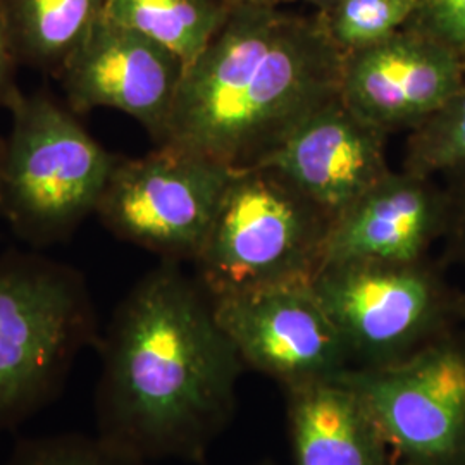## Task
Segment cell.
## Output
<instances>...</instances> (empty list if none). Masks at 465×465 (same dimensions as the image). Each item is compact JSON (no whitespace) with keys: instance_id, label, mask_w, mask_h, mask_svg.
<instances>
[{"instance_id":"6da1fadb","label":"cell","mask_w":465,"mask_h":465,"mask_svg":"<svg viewBox=\"0 0 465 465\" xmlns=\"http://www.w3.org/2000/svg\"><path fill=\"white\" fill-rule=\"evenodd\" d=\"M97 350V434L149 462L203 464L230 426L243 362L211 297L159 261L117 305Z\"/></svg>"},{"instance_id":"7a4b0ae2","label":"cell","mask_w":465,"mask_h":465,"mask_svg":"<svg viewBox=\"0 0 465 465\" xmlns=\"http://www.w3.org/2000/svg\"><path fill=\"white\" fill-rule=\"evenodd\" d=\"M343 61L321 11L303 16L282 5L232 7L186 67L155 145L234 171L261 166L309 117L340 99Z\"/></svg>"},{"instance_id":"3957f363","label":"cell","mask_w":465,"mask_h":465,"mask_svg":"<svg viewBox=\"0 0 465 465\" xmlns=\"http://www.w3.org/2000/svg\"><path fill=\"white\" fill-rule=\"evenodd\" d=\"M332 221L278 169H236L193 261V276L211 299L312 282Z\"/></svg>"},{"instance_id":"277c9868","label":"cell","mask_w":465,"mask_h":465,"mask_svg":"<svg viewBox=\"0 0 465 465\" xmlns=\"http://www.w3.org/2000/svg\"><path fill=\"white\" fill-rule=\"evenodd\" d=\"M100 332L84 274L38 253L0 255V430L49 403Z\"/></svg>"},{"instance_id":"5b68a950","label":"cell","mask_w":465,"mask_h":465,"mask_svg":"<svg viewBox=\"0 0 465 465\" xmlns=\"http://www.w3.org/2000/svg\"><path fill=\"white\" fill-rule=\"evenodd\" d=\"M4 140L0 216L34 247L64 242L95 214L117 155L47 94H19Z\"/></svg>"},{"instance_id":"8992f818","label":"cell","mask_w":465,"mask_h":465,"mask_svg":"<svg viewBox=\"0 0 465 465\" xmlns=\"http://www.w3.org/2000/svg\"><path fill=\"white\" fill-rule=\"evenodd\" d=\"M312 288L341 334L353 367H386L465 324L462 288L431 259L416 264L324 266Z\"/></svg>"},{"instance_id":"52a82bcc","label":"cell","mask_w":465,"mask_h":465,"mask_svg":"<svg viewBox=\"0 0 465 465\" xmlns=\"http://www.w3.org/2000/svg\"><path fill=\"white\" fill-rule=\"evenodd\" d=\"M232 173L169 145L134 159L117 155L95 214L119 240L161 261L193 264Z\"/></svg>"},{"instance_id":"ba28073f","label":"cell","mask_w":465,"mask_h":465,"mask_svg":"<svg viewBox=\"0 0 465 465\" xmlns=\"http://www.w3.org/2000/svg\"><path fill=\"white\" fill-rule=\"evenodd\" d=\"M361 400L397 465H465V324L386 367L340 380Z\"/></svg>"},{"instance_id":"9c48e42d","label":"cell","mask_w":465,"mask_h":465,"mask_svg":"<svg viewBox=\"0 0 465 465\" xmlns=\"http://www.w3.org/2000/svg\"><path fill=\"white\" fill-rule=\"evenodd\" d=\"M211 302L245 369L278 382L282 391L338 381L353 367L311 282L240 292Z\"/></svg>"},{"instance_id":"30bf717a","label":"cell","mask_w":465,"mask_h":465,"mask_svg":"<svg viewBox=\"0 0 465 465\" xmlns=\"http://www.w3.org/2000/svg\"><path fill=\"white\" fill-rule=\"evenodd\" d=\"M186 66L171 50L102 16L59 73L78 116L114 109L138 121L157 143L166 130Z\"/></svg>"},{"instance_id":"8fae6325","label":"cell","mask_w":465,"mask_h":465,"mask_svg":"<svg viewBox=\"0 0 465 465\" xmlns=\"http://www.w3.org/2000/svg\"><path fill=\"white\" fill-rule=\"evenodd\" d=\"M465 88V59L412 28L345 54L340 99L384 134L412 132Z\"/></svg>"},{"instance_id":"7c38bea8","label":"cell","mask_w":465,"mask_h":465,"mask_svg":"<svg viewBox=\"0 0 465 465\" xmlns=\"http://www.w3.org/2000/svg\"><path fill=\"white\" fill-rule=\"evenodd\" d=\"M449 223L445 184L403 169L391 171L332 221L322 267L428 261L434 243L445 240Z\"/></svg>"},{"instance_id":"4fadbf2b","label":"cell","mask_w":465,"mask_h":465,"mask_svg":"<svg viewBox=\"0 0 465 465\" xmlns=\"http://www.w3.org/2000/svg\"><path fill=\"white\" fill-rule=\"evenodd\" d=\"M386 140L338 99L309 117L261 166L278 169L336 219L393 171Z\"/></svg>"},{"instance_id":"5bb4252c","label":"cell","mask_w":465,"mask_h":465,"mask_svg":"<svg viewBox=\"0 0 465 465\" xmlns=\"http://www.w3.org/2000/svg\"><path fill=\"white\" fill-rule=\"evenodd\" d=\"M295 465H397L361 400L343 382L284 391Z\"/></svg>"},{"instance_id":"9a60e30c","label":"cell","mask_w":465,"mask_h":465,"mask_svg":"<svg viewBox=\"0 0 465 465\" xmlns=\"http://www.w3.org/2000/svg\"><path fill=\"white\" fill-rule=\"evenodd\" d=\"M4 2L19 63L57 76L105 7V0Z\"/></svg>"},{"instance_id":"2e32d148","label":"cell","mask_w":465,"mask_h":465,"mask_svg":"<svg viewBox=\"0 0 465 465\" xmlns=\"http://www.w3.org/2000/svg\"><path fill=\"white\" fill-rule=\"evenodd\" d=\"M230 11L223 0H105L104 16L171 50L188 67Z\"/></svg>"},{"instance_id":"e0dca14e","label":"cell","mask_w":465,"mask_h":465,"mask_svg":"<svg viewBox=\"0 0 465 465\" xmlns=\"http://www.w3.org/2000/svg\"><path fill=\"white\" fill-rule=\"evenodd\" d=\"M401 169L430 178L465 169V88L409 132Z\"/></svg>"},{"instance_id":"ac0fdd59","label":"cell","mask_w":465,"mask_h":465,"mask_svg":"<svg viewBox=\"0 0 465 465\" xmlns=\"http://www.w3.org/2000/svg\"><path fill=\"white\" fill-rule=\"evenodd\" d=\"M417 0H340L322 13L334 44L343 54L366 49L403 30Z\"/></svg>"},{"instance_id":"d6986e66","label":"cell","mask_w":465,"mask_h":465,"mask_svg":"<svg viewBox=\"0 0 465 465\" xmlns=\"http://www.w3.org/2000/svg\"><path fill=\"white\" fill-rule=\"evenodd\" d=\"M5 465H153L117 449L99 434H55L25 440Z\"/></svg>"},{"instance_id":"ffe728a7","label":"cell","mask_w":465,"mask_h":465,"mask_svg":"<svg viewBox=\"0 0 465 465\" xmlns=\"http://www.w3.org/2000/svg\"><path fill=\"white\" fill-rule=\"evenodd\" d=\"M405 28L431 36L465 59V0H417Z\"/></svg>"},{"instance_id":"44dd1931","label":"cell","mask_w":465,"mask_h":465,"mask_svg":"<svg viewBox=\"0 0 465 465\" xmlns=\"http://www.w3.org/2000/svg\"><path fill=\"white\" fill-rule=\"evenodd\" d=\"M450 197L449 232L445 234V259L460 267L465 280V169L445 176ZM465 295V286L462 288Z\"/></svg>"},{"instance_id":"7402d4cb","label":"cell","mask_w":465,"mask_h":465,"mask_svg":"<svg viewBox=\"0 0 465 465\" xmlns=\"http://www.w3.org/2000/svg\"><path fill=\"white\" fill-rule=\"evenodd\" d=\"M19 64L15 40L5 11V2L0 0V107L9 109L21 94L16 84V67Z\"/></svg>"},{"instance_id":"603a6c76","label":"cell","mask_w":465,"mask_h":465,"mask_svg":"<svg viewBox=\"0 0 465 465\" xmlns=\"http://www.w3.org/2000/svg\"><path fill=\"white\" fill-rule=\"evenodd\" d=\"M230 9L242 5H282L286 0H223Z\"/></svg>"},{"instance_id":"cb8c5ba5","label":"cell","mask_w":465,"mask_h":465,"mask_svg":"<svg viewBox=\"0 0 465 465\" xmlns=\"http://www.w3.org/2000/svg\"><path fill=\"white\" fill-rule=\"evenodd\" d=\"M303 2H309V4H312V5L319 7V11L326 13V11H330L331 7H334L340 0H303Z\"/></svg>"},{"instance_id":"d4e9b609","label":"cell","mask_w":465,"mask_h":465,"mask_svg":"<svg viewBox=\"0 0 465 465\" xmlns=\"http://www.w3.org/2000/svg\"><path fill=\"white\" fill-rule=\"evenodd\" d=\"M252 465H276L272 460H261V462H255V464Z\"/></svg>"},{"instance_id":"484cf974","label":"cell","mask_w":465,"mask_h":465,"mask_svg":"<svg viewBox=\"0 0 465 465\" xmlns=\"http://www.w3.org/2000/svg\"><path fill=\"white\" fill-rule=\"evenodd\" d=\"M2 149H4V142H0V167H2Z\"/></svg>"}]
</instances>
